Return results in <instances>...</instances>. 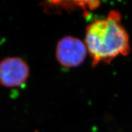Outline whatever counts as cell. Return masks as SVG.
Here are the masks:
<instances>
[{"label": "cell", "instance_id": "cell-1", "mask_svg": "<svg viewBox=\"0 0 132 132\" xmlns=\"http://www.w3.org/2000/svg\"><path fill=\"white\" fill-rule=\"evenodd\" d=\"M85 45L93 67L101 62L109 64L120 55L127 56L130 51L129 40L120 13L112 10L105 18L90 23L86 30Z\"/></svg>", "mask_w": 132, "mask_h": 132}, {"label": "cell", "instance_id": "cell-2", "mask_svg": "<svg viewBox=\"0 0 132 132\" xmlns=\"http://www.w3.org/2000/svg\"><path fill=\"white\" fill-rule=\"evenodd\" d=\"M58 62L65 68H76L84 61L87 56L85 43L78 38L66 36L58 41L55 51Z\"/></svg>", "mask_w": 132, "mask_h": 132}, {"label": "cell", "instance_id": "cell-3", "mask_svg": "<svg viewBox=\"0 0 132 132\" xmlns=\"http://www.w3.org/2000/svg\"><path fill=\"white\" fill-rule=\"evenodd\" d=\"M29 75V67L24 59L10 57L0 61V84L3 86L12 88L22 86Z\"/></svg>", "mask_w": 132, "mask_h": 132}, {"label": "cell", "instance_id": "cell-4", "mask_svg": "<svg viewBox=\"0 0 132 132\" xmlns=\"http://www.w3.org/2000/svg\"><path fill=\"white\" fill-rule=\"evenodd\" d=\"M99 5H100V2L98 1H87L86 7L90 10H94L98 7Z\"/></svg>", "mask_w": 132, "mask_h": 132}]
</instances>
